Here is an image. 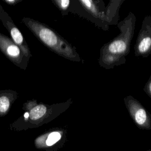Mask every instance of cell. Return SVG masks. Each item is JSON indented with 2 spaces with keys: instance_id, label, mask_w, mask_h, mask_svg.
Segmentation results:
<instances>
[{
  "instance_id": "6da1fadb",
  "label": "cell",
  "mask_w": 151,
  "mask_h": 151,
  "mask_svg": "<svg viewBox=\"0 0 151 151\" xmlns=\"http://www.w3.org/2000/svg\"><path fill=\"white\" fill-rule=\"evenodd\" d=\"M136 21L135 15L130 12L116 25L120 34L100 48L99 65L107 70L126 63V57L129 54Z\"/></svg>"
},
{
  "instance_id": "7a4b0ae2",
  "label": "cell",
  "mask_w": 151,
  "mask_h": 151,
  "mask_svg": "<svg viewBox=\"0 0 151 151\" xmlns=\"http://www.w3.org/2000/svg\"><path fill=\"white\" fill-rule=\"evenodd\" d=\"M72 103L71 99L64 103L51 105L42 103H37L35 99L28 100L23 104V114L10 124V129L21 131L41 126L64 112Z\"/></svg>"
},
{
  "instance_id": "3957f363",
  "label": "cell",
  "mask_w": 151,
  "mask_h": 151,
  "mask_svg": "<svg viewBox=\"0 0 151 151\" xmlns=\"http://www.w3.org/2000/svg\"><path fill=\"white\" fill-rule=\"evenodd\" d=\"M21 21L51 51L70 61H81L76 47L72 46L51 28L28 17L22 18Z\"/></svg>"
},
{
  "instance_id": "277c9868",
  "label": "cell",
  "mask_w": 151,
  "mask_h": 151,
  "mask_svg": "<svg viewBox=\"0 0 151 151\" xmlns=\"http://www.w3.org/2000/svg\"><path fill=\"white\" fill-rule=\"evenodd\" d=\"M69 12L76 14L93 22L104 31L109 29L104 4L99 0H70Z\"/></svg>"
},
{
  "instance_id": "5b68a950",
  "label": "cell",
  "mask_w": 151,
  "mask_h": 151,
  "mask_svg": "<svg viewBox=\"0 0 151 151\" xmlns=\"http://www.w3.org/2000/svg\"><path fill=\"white\" fill-rule=\"evenodd\" d=\"M126 109L135 125L141 130H151V113L131 95L123 99Z\"/></svg>"
},
{
  "instance_id": "8992f818",
  "label": "cell",
  "mask_w": 151,
  "mask_h": 151,
  "mask_svg": "<svg viewBox=\"0 0 151 151\" xmlns=\"http://www.w3.org/2000/svg\"><path fill=\"white\" fill-rule=\"evenodd\" d=\"M0 50L16 66L23 70L27 68L29 60L11 38L1 32H0Z\"/></svg>"
},
{
  "instance_id": "52a82bcc",
  "label": "cell",
  "mask_w": 151,
  "mask_h": 151,
  "mask_svg": "<svg viewBox=\"0 0 151 151\" xmlns=\"http://www.w3.org/2000/svg\"><path fill=\"white\" fill-rule=\"evenodd\" d=\"M136 57L146 58L151 54V15L144 17L134 45Z\"/></svg>"
},
{
  "instance_id": "ba28073f",
  "label": "cell",
  "mask_w": 151,
  "mask_h": 151,
  "mask_svg": "<svg viewBox=\"0 0 151 151\" xmlns=\"http://www.w3.org/2000/svg\"><path fill=\"white\" fill-rule=\"evenodd\" d=\"M66 139V131L57 128L45 132L34 140L35 147L47 150H55L64 145Z\"/></svg>"
},
{
  "instance_id": "9c48e42d",
  "label": "cell",
  "mask_w": 151,
  "mask_h": 151,
  "mask_svg": "<svg viewBox=\"0 0 151 151\" xmlns=\"http://www.w3.org/2000/svg\"><path fill=\"white\" fill-rule=\"evenodd\" d=\"M1 21L3 25L8 31L11 35V39L16 44H17L20 47L25 56L29 60L30 58L32 57L31 51L21 32L15 25L12 18L8 14L4 18H2Z\"/></svg>"
},
{
  "instance_id": "30bf717a",
  "label": "cell",
  "mask_w": 151,
  "mask_h": 151,
  "mask_svg": "<svg viewBox=\"0 0 151 151\" xmlns=\"http://www.w3.org/2000/svg\"><path fill=\"white\" fill-rule=\"evenodd\" d=\"M18 96V93L14 90H0V118L8 113L13 103L17 99Z\"/></svg>"
},
{
  "instance_id": "8fae6325",
  "label": "cell",
  "mask_w": 151,
  "mask_h": 151,
  "mask_svg": "<svg viewBox=\"0 0 151 151\" xmlns=\"http://www.w3.org/2000/svg\"><path fill=\"white\" fill-rule=\"evenodd\" d=\"M124 1L125 0H109L105 9L106 17L109 25H117L119 22L120 19V8Z\"/></svg>"
},
{
  "instance_id": "7c38bea8",
  "label": "cell",
  "mask_w": 151,
  "mask_h": 151,
  "mask_svg": "<svg viewBox=\"0 0 151 151\" xmlns=\"http://www.w3.org/2000/svg\"><path fill=\"white\" fill-rule=\"evenodd\" d=\"M52 4L59 9L63 16L67 15L69 13L70 0H51Z\"/></svg>"
},
{
  "instance_id": "4fadbf2b",
  "label": "cell",
  "mask_w": 151,
  "mask_h": 151,
  "mask_svg": "<svg viewBox=\"0 0 151 151\" xmlns=\"http://www.w3.org/2000/svg\"><path fill=\"white\" fill-rule=\"evenodd\" d=\"M143 91L150 98H151V75L144 86Z\"/></svg>"
},
{
  "instance_id": "5bb4252c",
  "label": "cell",
  "mask_w": 151,
  "mask_h": 151,
  "mask_svg": "<svg viewBox=\"0 0 151 151\" xmlns=\"http://www.w3.org/2000/svg\"><path fill=\"white\" fill-rule=\"evenodd\" d=\"M2 1L9 5H15L21 2L23 0H2Z\"/></svg>"
},
{
  "instance_id": "9a60e30c",
  "label": "cell",
  "mask_w": 151,
  "mask_h": 151,
  "mask_svg": "<svg viewBox=\"0 0 151 151\" xmlns=\"http://www.w3.org/2000/svg\"><path fill=\"white\" fill-rule=\"evenodd\" d=\"M8 15V13L5 11V10L3 9L2 6L0 5V20L4 18L5 16Z\"/></svg>"
},
{
  "instance_id": "2e32d148",
  "label": "cell",
  "mask_w": 151,
  "mask_h": 151,
  "mask_svg": "<svg viewBox=\"0 0 151 151\" xmlns=\"http://www.w3.org/2000/svg\"><path fill=\"white\" fill-rule=\"evenodd\" d=\"M99 1H100V2H101V3H103V4H104V2H103V0H99Z\"/></svg>"
},
{
  "instance_id": "e0dca14e",
  "label": "cell",
  "mask_w": 151,
  "mask_h": 151,
  "mask_svg": "<svg viewBox=\"0 0 151 151\" xmlns=\"http://www.w3.org/2000/svg\"><path fill=\"white\" fill-rule=\"evenodd\" d=\"M151 150V149H150V150Z\"/></svg>"
},
{
  "instance_id": "ac0fdd59",
  "label": "cell",
  "mask_w": 151,
  "mask_h": 151,
  "mask_svg": "<svg viewBox=\"0 0 151 151\" xmlns=\"http://www.w3.org/2000/svg\"><path fill=\"white\" fill-rule=\"evenodd\" d=\"M150 1H151V0H150Z\"/></svg>"
}]
</instances>
